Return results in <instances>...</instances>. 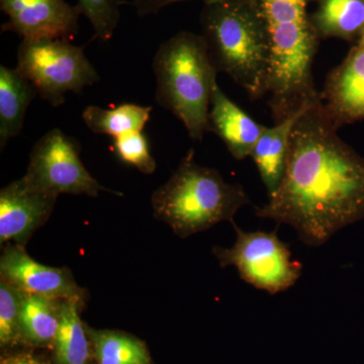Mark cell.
Returning a JSON list of instances; mask_svg holds the SVG:
<instances>
[{"label": "cell", "instance_id": "6da1fadb", "mask_svg": "<svg viewBox=\"0 0 364 364\" xmlns=\"http://www.w3.org/2000/svg\"><path fill=\"white\" fill-rule=\"evenodd\" d=\"M320 97L306 105L289 136L286 170L256 217L289 225L312 247L364 218V157L340 138Z\"/></svg>", "mask_w": 364, "mask_h": 364}, {"label": "cell", "instance_id": "7a4b0ae2", "mask_svg": "<svg viewBox=\"0 0 364 364\" xmlns=\"http://www.w3.org/2000/svg\"><path fill=\"white\" fill-rule=\"evenodd\" d=\"M267 31L270 51L268 105L274 123L284 121L318 98L313 78L318 35L311 0H249Z\"/></svg>", "mask_w": 364, "mask_h": 364}, {"label": "cell", "instance_id": "3957f363", "mask_svg": "<svg viewBox=\"0 0 364 364\" xmlns=\"http://www.w3.org/2000/svg\"><path fill=\"white\" fill-rule=\"evenodd\" d=\"M203 38L218 72L227 74L252 100L268 95L270 51L267 31L249 0L205 4Z\"/></svg>", "mask_w": 364, "mask_h": 364}, {"label": "cell", "instance_id": "277c9868", "mask_svg": "<svg viewBox=\"0 0 364 364\" xmlns=\"http://www.w3.org/2000/svg\"><path fill=\"white\" fill-rule=\"evenodd\" d=\"M151 203L157 220L186 238L219 223H233L250 200L240 184L228 183L218 170L196 163L191 149L169 181L153 193Z\"/></svg>", "mask_w": 364, "mask_h": 364}, {"label": "cell", "instance_id": "5b68a950", "mask_svg": "<svg viewBox=\"0 0 364 364\" xmlns=\"http://www.w3.org/2000/svg\"><path fill=\"white\" fill-rule=\"evenodd\" d=\"M157 104L172 112L193 140L208 131L218 70L202 35L179 32L165 41L153 59Z\"/></svg>", "mask_w": 364, "mask_h": 364}, {"label": "cell", "instance_id": "8992f818", "mask_svg": "<svg viewBox=\"0 0 364 364\" xmlns=\"http://www.w3.org/2000/svg\"><path fill=\"white\" fill-rule=\"evenodd\" d=\"M16 68L53 107L63 105L67 93H80L100 80L82 48L67 40L23 39Z\"/></svg>", "mask_w": 364, "mask_h": 364}, {"label": "cell", "instance_id": "52a82bcc", "mask_svg": "<svg viewBox=\"0 0 364 364\" xmlns=\"http://www.w3.org/2000/svg\"><path fill=\"white\" fill-rule=\"evenodd\" d=\"M237 240L231 248L215 246L213 253L221 267H234L244 282L270 294L296 284L303 265L291 258L289 245L277 232H245L232 223Z\"/></svg>", "mask_w": 364, "mask_h": 364}, {"label": "cell", "instance_id": "ba28073f", "mask_svg": "<svg viewBox=\"0 0 364 364\" xmlns=\"http://www.w3.org/2000/svg\"><path fill=\"white\" fill-rule=\"evenodd\" d=\"M23 178L32 188L53 196L97 198L100 191L121 196L91 176L81 161L78 143L60 129L47 132L35 144Z\"/></svg>", "mask_w": 364, "mask_h": 364}, {"label": "cell", "instance_id": "9c48e42d", "mask_svg": "<svg viewBox=\"0 0 364 364\" xmlns=\"http://www.w3.org/2000/svg\"><path fill=\"white\" fill-rule=\"evenodd\" d=\"M1 11L9 16L2 31L23 39L70 41L78 33L81 11L65 0H0Z\"/></svg>", "mask_w": 364, "mask_h": 364}, {"label": "cell", "instance_id": "30bf717a", "mask_svg": "<svg viewBox=\"0 0 364 364\" xmlns=\"http://www.w3.org/2000/svg\"><path fill=\"white\" fill-rule=\"evenodd\" d=\"M0 275L26 293L59 301L71 299L85 305V289L78 286L70 269L41 264L21 246L6 244L2 248Z\"/></svg>", "mask_w": 364, "mask_h": 364}, {"label": "cell", "instance_id": "8fae6325", "mask_svg": "<svg viewBox=\"0 0 364 364\" xmlns=\"http://www.w3.org/2000/svg\"><path fill=\"white\" fill-rule=\"evenodd\" d=\"M58 196L28 186L21 177L0 191V244L26 247L33 234L49 219Z\"/></svg>", "mask_w": 364, "mask_h": 364}, {"label": "cell", "instance_id": "7c38bea8", "mask_svg": "<svg viewBox=\"0 0 364 364\" xmlns=\"http://www.w3.org/2000/svg\"><path fill=\"white\" fill-rule=\"evenodd\" d=\"M318 97L337 128L364 121V45H356L330 72Z\"/></svg>", "mask_w": 364, "mask_h": 364}, {"label": "cell", "instance_id": "4fadbf2b", "mask_svg": "<svg viewBox=\"0 0 364 364\" xmlns=\"http://www.w3.org/2000/svg\"><path fill=\"white\" fill-rule=\"evenodd\" d=\"M208 131L222 139L232 156L244 160L251 156L264 127L242 111L235 102L215 85L210 102Z\"/></svg>", "mask_w": 364, "mask_h": 364}, {"label": "cell", "instance_id": "5bb4252c", "mask_svg": "<svg viewBox=\"0 0 364 364\" xmlns=\"http://www.w3.org/2000/svg\"><path fill=\"white\" fill-rule=\"evenodd\" d=\"M306 107L284 121L274 124L272 128L264 127V130L254 147L251 157L259 171L268 198L274 195L284 177L289 136L294 124Z\"/></svg>", "mask_w": 364, "mask_h": 364}, {"label": "cell", "instance_id": "9a60e30c", "mask_svg": "<svg viewBox=\"0 0 364 364\" xmlns=\"http://www.w3.org/2000/svg\"><path fill=\"white\" fill-rule=\"evenodd\" d=\"M37 90L16 68L0 66V145L20 135Z\"/></svg>", "mask_w": 364, "mask_h": 364}, {"label": "cell", "instance_id": "2e32d148", "mask_svg": "<svg viewBox=\"0 0 364 364\" xmlns=\"http://www.w3.org/2000/svg\"><path fill=\"white\" fill-rule=\"evenodd\" d=\"M311 21L318 39L360 37L364 28V0H316Z\"/></svg>", "mask_w": 364, "mask_h": 364}, {"label": "cell", "instance_id": "e0dca14e", "mask_svg": "<svg viewBox=\"0 0 364 364\" xmlns=\"http://www.w3.org/2000/svg\"><path fill=\"white\" fill-rule=\"evenodd\" d=\"M82 306L77 301H61L59 328L53 345L57 364H90L92 346L79 314Z\"/></svg>", "mask_w": 364, "mask_h": 364}, {"label": "cell", "instance_id": "ac0fdd59", "mask_svg": "<svg viewBox=\"0 0 364 364\" xmlns=\"http://www.w3.org/2000/svg\"><path fill=\"white\" fill-rule=\"evenodd\" d=\"M61 301L26 293L21 309V342L49 348L54 345L59 328Z\"/></svg>", "mask_w": 364, "mask_h": 364}, {"label": "cell", "instance_id": "d6986e66", "mask_svg": "<svg viewBox=\"0 0 364 364\" xmlns=\"http://www.w3.org/2000/svg\"><path fill=\"white\" fill-rule=\"evenodd\" d=\"M85 327L97 364H154L147 345L134 335Z\"/></svg>", "mask_w": 364, "mask_h": 364}, {"label": "cell", "instance_id": "ffe728a7", "mask_svg": "<svg viewBox=\"0 0 364 364\" xmlns=\"http://www.w3.org/2000/svg\"><path fill=\"white\" fill-rule=\"evenodd\" d=\"M151 112L152 107L135 104H123L109 109L90 105L83 112L82 117L92 133L117 138L131 132H143Z\"/></svg>", "mask_w": 364, "mask_h": 364}, {"label": "cell", "instance_id": "44dd1931", "mask_svg": "<svg viewBox=\"0 0 364 364\" xmlns=\"http://www.w3.org/2000/svg\"><path fill=\"white\" fill-rule=\"evenodd\" d=\"M26 291L7 280H0V345L21 343V318Z\"/></svg>", "mask_w": 364, "mask_h": 364}, {"label": "cell", "instance_id": "7402d4cb", "mask_svg": "<svg viewBox=\"0 0 364 364\" xmlns=\"http://www.w3.org/2000/svg\"><path fill=\"white\" fill-rule=\"evenodd\" d=\"M114 149L122 161L144 174H152L156 170V161L143 132H131L114 138Z\"/></svg>", "mask_w": 364, "mask_h": 364}, {"label": "cell", "instance_id": "603a6c76", "mask_svg": "<svg viewBox=\"0 0 364 364\" xmlns=\"http://www.w3.org/2000/svg\"><path fill=\"white\" fill-rule=\"evenodd\" d=\"M78 7L90 21L95 38L104 42L112 39L119 20L117 0H79Z\"/></svg>", "mask_w": 364, "mask_h": 364}, {"label": "cell", "instance_id": "cb8c5ba5", "mask_svg": "<svg viewBox=\"0 0 364 364\" xmlns=\"http://www.w3.org/2000/svg\"><path fill=\"white\" fill-rule=\"evenodd\" d=\"M183 1H191V0H134L132 2V6L135 7L139 16H146L156 14L165 7ZM203 1H205V4H208L220 1V0H203Z\"/></svg>", "mask_w": 364, "mask_h": 364}, {"label": "cell", "instance_id": "d4e9b609", "mask_svg": "<svg viewBox=\"0 0 364 364\" xmlns=\"http://www.w3.org/2000/svg\"><path fill=\"white\" fill-rule=\"evenodd\" d=\"M1 364H51L44 359L28 353L16 354L2 358Z\"/></svg>", "mask_w": 364, "mask_h": 364}, {"label": "cell", "instance_id": "484cf974", "mask_svg": "<svg viewBox=\"0 0 364 364\" xmlns=\"http://www.w3.org/2000/svg\"><path fill=\"white\" fill-rule=\"evenodd\" d=\"M358 44L364 45V28L363 33H361L360 37H359V41Z\"/></svg>", "mask_w": 364, "mask_h": 364}]
</instances>
